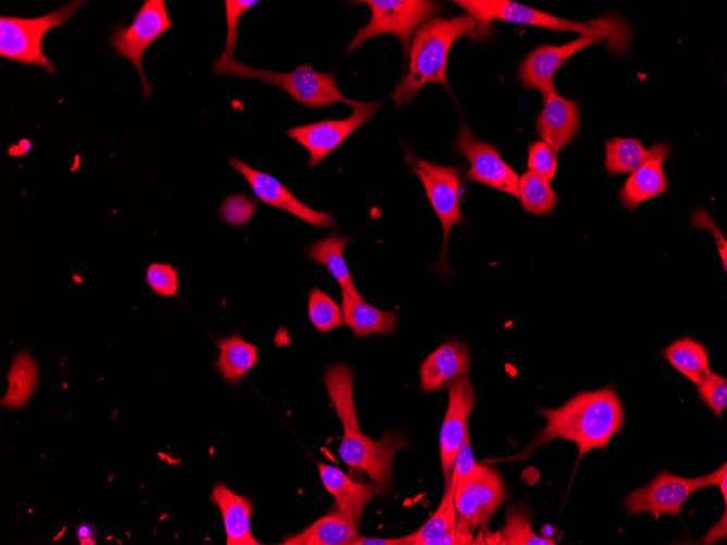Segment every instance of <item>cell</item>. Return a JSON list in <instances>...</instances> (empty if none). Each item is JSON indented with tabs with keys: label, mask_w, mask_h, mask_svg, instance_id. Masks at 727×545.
Wrapping results in <instances>:
<instances>
[{
	"label": "cell",
	"mask_w": 727,
	"mask_h": 545,
	"mask_svg": "<svg viewBox=\"0 0 727 545\" xmlns=\"http://www.w3.org/2000/svg\"><path fill=\"white\" fill-rule=\"evenodd\" d=\"M538 413L546 420V424L518 459L556 438L574 442L579 459L594 448L606 450L611 438L621 430L625 421L621 401L613 386L579 392L560 407L540 408Z\"/></svg>",
	"instance_id": "6da1fadb"
},
{
	"label": "cell",
	"mask_w": 727,
	"mask_h": 545,
	"mask_svg": "<svg viewBox=\"0 0 727 545\" xmlns=\"http://www.w3.org/2000/svg\"><path fill=\"white\" fill-rule=\"evenodd\" d=\"M475 30L476 21L467 13L422 23L410 44L408 72L392 94L395 104L398 107L411 100L427 83H438L449 89L446 66L451 47L457 38Z\"/></svg>",
	"instance_id": "7a4b0ae2"
},
{
	"label": "cell",
	"mask_w": 727,
	"mask_h": 545,
	"mask_svg": "<svg viewBox=\"0 0 727 545\" xmlns=\"http://www.w3.org/2000/svg\"><path fill=\"white\" fill-rule=\"evenodd\" d=\"M476 21L475 32H483L493 20L545 27L557 32H576L583 36L607 39V48L615 52L627 50L632 32L617 15H605L587 23L557 17L530 7L507 0L453 1Z\"/></svg>",
	"instance_id": "3957f363"
},
{
	"label": "cell",
	"mask_w": 727,
	"mask_h": 545,
	"mask_svg": "<svg viewBox=\"0 0 727 545\" xmlns=\"http://www.w3.org/2000/svg\"><path fill=\"white\" fill-rule=\"evenodd\" d=\"M213 72L237 75L243 78H258L264 84L284 89L294 100L306 107L321 108L342 102L356 108L366 103L345 97L338 89L332 73L317 72L309 64L299 65L289 73L272 72L247 66L234 58L222 54L215 61Z\"/></svg>",
	"instance_id": "277c9868"
},
{
	"label": "cell",
	"mask_w": 727,
	"mask_h": 545,
	"mask_svg": "<svg viewBox=\"0 0 727 545\" xmlns=\"http://www.w3.org/2000/svg\"><path fill=\"white\" fill-rule=\"evenodd\" d=\"M84 3L72 1L60 9L37 17L2 15L0 17V55L25 65H38L51 75L56 65L42 50L47 32L63 25Z\"/></svg>",
	"instance_id": "5b68a950"
},
{
	"label": "cell",
	"mask_w": 727,
	"mask_h": 545,
	"mask_svg": "<svg viewBox=\"0 0 727 545\" xmlns=\"http://www.w3.org/2000/svg\"><path fill=\"white\" fill-rule=\"evenodd\" d=\"M362 3L370 7L371 18L354 36L347 53L359 48L369 38L392 34L399 38L407 57L412 34L422 23L443 10L441 3L428 0H365Z\"/></svg>",
	"instance_id": "8992f818"
},
{
	"label": "cell",
	"mask_w": 727,
	"mask_h": 545,
	"mask_svg": "<svg viewBox=\"0 0 727 545\" xmlns=\"http://www.w3.org/2000/svg\"><path fill=\"white\" fill-rule=\"evenodd\" d=\"M725 472L726 463L708 474L691 479L662 471L650 483L626 497L625 509L630 515L648 512L656 519L662 513L679 518L688 497L698 490L717 485Z\"/></svg>",
	"instance_id": "52a82bcc"
},
{
	"label": "cell",
	"mask_w": 727,
	"mask_h": 545,
	"mask_svg": "<svg viewBox=\"0 0 727 545\" xmlns=\"http://www.w3.org/2000/svg\"><path fill=\"white\" fill-rule=\"evenodd\" d=\"M406 444L404 437L392 432L385 433L380 441H374L364 434L359 426H344L338 453L346 465L369 475L377 486V494H384L392 488L394 456Z\"/></svg>",
	"instance_id": "ba28073f"
},
{
	"label": "cell",
	"mask_w": 727,
	"mask_h": 545,
	"mask_svg": "<svg viewBox=\"0 0 727 545\" xmlns=\"http://www.w3.org/2000/svg\"><path fill=\"white\" fill-rule=\"evenodd\" d=\"M172 26L165 2L146 0L136 12L131 25L119 26L111 35L113 50L128 59L138 72L146 98L151 95L152 88L145 77L141 58L146 49Z\"/></svg>",
	"instance_id": "9c48e42d"
},
{
	"label": "cell",
	"mask_w": 727,
	"mask_h": 545,
	"mask_svg": "<svg viewBox=\"0 0 727 545\" xmlns=\"http://www.w3.org/2000/svg\"><path fill=\"white\" fill-rule=\"evenodd\" d=\"M506 498L507 490L502 475L495 468L486 465H478L454 490V504L458 516L476 528L486 525Z\"/></svg>",
	"instance_id": "30bf717a"
},
{
	"label": "cell",
	"mask_w": 727,
	"mask_h": 545,
	"mask_svg": "<svg viewBox=\"0 0 727 545\" xmlns=\"http://www.w3.org/2000/svg\"><path fill=\"white\" fill-rule=\"evenodd\" d=\"M455 149L470 163L466 179L518 197L519 175L501 158L494 145L477 139L466 124L460 126Z\"/></svg>",
	"instance_id": "8fae6325"
},
{
	"label": "cell",
	"mask_w": 727,
	"mask_h": 545,
	"mask_svg": "<svg viewBox=\"0 0 727 545\" xmlns=\"http://www.w3.org/2000/svg\"><path fill=\"white\" fill-rule=\"evenodd\" d=\"M412 169L421 181L430 203L443 227V252L445 260L448 235L463 216L459 207L460 169L443 166L426 160L414 161Z\"/></svg>",
	"instance_id": "7c38bea8"
},
{
	"label": "cell",
	"mask_w": 727,
	"mask_h": 545,
	"mask_svg": "<svg viewBox=\"0 0 727 545\" xmlns=\"http://www.w3.org/2000/svg\"><path fill=\"white\" fill-rule=\"evenodd\" d=\"M382 102H366L353 108V114L342 120H325L292 127L287 135L307 149L308 165L315 166L336 149L350 134L364 125L378 111Z\"/></svg>",
	"instance_id": "4fadbf2b"
},
{
	"label": "cell",
	"mask_w": 727,
	"mask_h": 545,
	"mask_svg": "<svg viewBox=\"0 0 727 545\" xmlns=\"http://www.w3.org/2000/svg\"><path fill=\"white\" fill-rule=\"evenodd\" d=\"M444 387L448 394V404L441 428L440 456L446 484L449 481L455 456L468 429L475 395L469 372L447 381Z\"/></svg>",
	"instance_id": "5bb4252c"
},
{
	"label": "cell",
	"mask_w": 727,
	"mask_h": 545,
	"mask_svg": "<svg viewBox=\"0 0 727 545\" xmlns=\"http://www.w3.org/2000/svg\"><path fill=\"white\" fill-rule=\"evenodd\" d=\"M230 165L248 182L255 195L264 203L283 209L303 221L321 228L334 225V218L311 209L299 201L285 185L275 177L250 168L239 159L232 158Z\"/></svg>",
	"instance_id": "9a60e30c"
},
{
	"label": "cell",
	"mask_w": 727,
	"mask_h": 545,
	"mask_svg": "<svg viewBox=\"0 0 727 545\" xmlns=\"http://www.w3.org/2000/svg\"><path fill=\"white\" fill-rule=\"evenodd\" d=\"M601 39L579 36L562 46H542L530 52L519 69V79L528 88L538 89L545 98L554 86L553 76L558 67L576 52L591 45L600 44Z\"/></svg>",
	"instance_id": "2e32d148"
},
{
	"label": "cell",
	"mask_w": 727,
	"mask_h": 545,
	"mask_svg": "<svg viewBox=\"0 0 727 545\" xmlns=\"http://www.w3.org/2000/svg\"><path fill=\"white\" fill-rule=\"evenodd\" d=\"M579 120L578 104L562 97L553 86L544 98L535 127L543 141L557 152L575 137Z\"/></svg>",
	"instance_id": "e0dca14e"
},
{
	"label": "cell",
	"mask_w": 727,
	"mask_h": 545,
	"mask_svg": "<svg viewBox=\"0 0 727 545\" xmlns=\"http://www.w3.org/2000/svg\"><path fill=\"white\" fill-rule=\"evenodd\" d=\"M651 150V156L631 173L619 191L620 202L628 209H636L641 202L667 190L662 163L669 156V147L660 143Z\"/></svg>",
	"instance_id": "ac0fdd59"
},
{
	"label": "cell",
	"mask_w": 727,
	"mask_h": 545,
	"mask_svg": "<svg viewBox=\"0 0 727 545\" xmlns=\"http://www.w3.org/2000/svg\"><path fill=\"white\" fill-rule=\"evenodd\" d=\"M318 469L322 484L335 498L338 509L358 529L368 503L377 493L375 484L353 481L331 465L319 463Z\"/></svg>",
	"instance_id": "d6986e66"
},
{
	"label": "cell",
	"mask_w": 727,
	"mask_h": 545,
	"mask_svg": "<svg viewBox=\"0 0 727 545\" xmlns=\"http://www.w3.org/2000/svg\"><path fill=\"white\" fill-rule=\"evenodd\" d=\"M469 366L468 348L455 340L446 342L422 361L419 369L420 388L427 393L436 392L447 381L469 372Z\"/></svg>",
	"instance_id": "ffe728a7"
},
{
	"label": "cell",
	"mask_w": 727,
	"mask_h": 545,
	"mask_svg": "<svg viewBox=\"0 0 727 545\" xmlns=\"http://www.w3.org/2000/svg\"><path fill=\"white\" fill-rule=\"evenodd\" d=\"M210 500L221 510L227 545H258L250 530L251 501L233 493L225 484L213 486Z\"/></svg>",
	"instance_id": "44dd1931"
},
{
	"label": "cell",
	"mask_w": 727,
	"mask_h": 545,
	"mask_svg": "<svg viewBox=\"0 0 727 545\" xmlns=\"http://www.w3.org/2000/svg\"><path fill=\"white\" fill-rule=\"evenodd\" d=\"M343 322L359 337L372 333L386 334L396 324V315L392 311H381L369 305L362 297H354L342 290Z\"/></svg>",
	"instance_id": "7402d4cb"
},
{
	"label": "cell",
	"mask_w": 727,
	"mask_h": 545,
	"mask_svg": "<svg viewBox=\"0 0 727 545\" xmlns=\"http://www.w3.org/2000/svg\"><path fill=\"white\" fill-rule=\"evenodd\" d=\"M358 536V529L338 509L318 519L303 532L288 536L282 544L342 545L349 544Z\"/></svg>",
	"instance_id": "603a6c76"
},
{
	"label": "cell",
	"mask_w": 727,
	"mask_h": 545,
	"mask_svg": "<svg viewBox=\"0 0 727 545\" xmlns=\"http://www.w3.org/2000/svg\"><path fill=\"white\" fill-rule=\"evenodd\" d=\"M349 240L348 236L338 237L331 234L326 238L311 244L307 252L313 262L324 264L328 268L342 290L354 297H361L353 282L343 255V250Z\"/></svg>",
	"instance_id": "cb8c5ba5"
},
{
	"label": "cell",
	"mask_w": 727,
	"mask_h": 545,
	"mask_svg": "<svg viewBox=\"0 0 727 545\" xmlns=\"http://www.w3.org/2000/svg\"><path fill=\"white\" fill-rule=\"evenodd\" d=\"M664 358L693 384H702L712 373L705 347L689 337L671 343L664 351Z\"/></svg>",
	"instance_id": "d4e9b609"
},
{
	"label": "cell",
	"mask_w": 727,
	"mask_h": 545,
	"mask_svg": "<svg viewBox=\"0 0 727 545\" xmlns=\"http://www.w3.org/2000/svg\"><path fill=\"white\" fill-rule=\"evenodd\" d=\"M218 346L220 355L215 368L227 382L237 383L259 360L257 347L238 334L219 340Z\"/></svg>",
	"instance_id": "484cf974"
},
{
	"label": "cell",
	"mask_w": 727,
	"mask_h": 545,
	"mask_svg": "<svg viewBox=\"0 0 727 545\" xmlns=\"http://www.w3.org/2000/svg\"><path fill=\"white\" fill-rule=\"evenodd\" d=\"M324 384L343 426H359L354 400V371L345 364H334L324 374Z\"/></svg>",
	"instance_id": "4316f807"
},
{
	"label": "cell",
	"mask_w": 727,
	"mask_h": 545,
	"mask_svg": "<svg viewBox=\"0 0 727 545\" xmlns=\"http://www.w3.org/2000/svg\"><path fill=\"white\" fill-rule=\"evenodd\" d=\"M38 382V369L34 359L26 352H20L8 372V391L1 405L20 408L30 398Z\"/></svg>",
	"instance_id": "83f0119b"
},
{
	"label": "cell",
	"mask_w": 727,
	"mask_h": 545,
	"mask_svg": "<svg viewBox=\"0 0 727 545\" xmlns=\"http://www.w3.org/2000/svg\"><path fill=\"white\" fill-rule=\"evenodd\" d=\"M454 490L445 484L442 500L434 513L412 534L410 545H435L456 523L458 513L454 504Z\"/></svg>",
	"instance_id": "f1b7e54d"
},
{
	"label": "cell",
	"mask_w": 727,
	"mask_h": 545,
	"mask_svg": "<svg viewBox=\"0 0 727 545\" xmlns=\"http://www.w3.org/2000/svg\"><path fill=\"white\" fill-rule=\"evenodd\" d=\"M518 198L522 208L535 215L549 213L557 203V194L551 187V182L531 170L519 176Z\"/></svg>",
	"instance_id": "f546056e"
},
{
	"label": "cell",
	"mask_w": 727,
	"mask_h": 545,
	"mask_svg": "<svg viewBox=\"0 0 727 545\" xmlns=\"http://www.w3.org/2000/svg\"><path fill=\"white\" fill-rule=\"evenodd\" d=\"M652 153L636 138H613L606 141L605 170L609 174L632 173Z\"/></svg>",
	"instance_id": "4dcf8cb0"
},
{
	"label": "cell",
	"mask_w": 727,
	"mask_h": 545,
	"mask_svg": "<svg viewBox=\"0 0 727 545\" xmlns=\"http://www.w3.org/2000/svg\"><path fill=\"white\" fill-rule=\"evenodd\" d=\"M500 544L503 545H554V540L538 535L530 522L528 513L516 507H509L505 524L501 532Z\"/></svg>",
	"instance_id": "1f68e13d"
},
{
	"label": "cell",
	"mask_w": 727,
	"mask_h": 545,
	"mask_svg": "<svg viewBox=\"0 0 727 545\" xmlns=\"http://www.w3.org/2000/svg\"><path fill=\"white\" fill-rule=\"evenodd\" d=\"M308 314L315 327L320 332L338 327L343 321L341 308L319 288H313L309 293Z\"/></svg>",
	"instance_id": "d6a6232c"
},
{
	"label": "cell",
	"mask_w": 727,
	"mask_h": 545,
	"mask_svg": "<svg viewBox=\"0 0 727 545\" xmlns=\"http://www.w3.org/2000/svg\"><path fill=\"white\" fill-rule=\"evenodd\" d=\"M528 170L551 182L557 169V152L542 140L533 141L528 148Z\"/></svg>",
	"instance_id": "836d02e7"
},
{
	"label": "cell",
	"mask_w": 727,
	"mask_h": 545,
	"mask_svg": "<svg viewBox=\"0 0 727 545\" xmlns=\"http://www.w3.org/2000/svg\"><path fill=\"white\" fill-rule=\"evenodd\" d=\"M146 282L158 295L171 297L178 293V277L169 263H151L146 270Z\"/></svg>",
	"instance_id": "e575fe53"
},
{
	"label": "cell",
	"mask_w": 727,
	"mask_h": 545,
	"mask_svg": "<svg viewBox=\"0 0 727 545\" xmlns=\"http://www.w3.org/2000/svg\"><path fill=\"white\" fill-rule=\"evenodd\" d=\"M699 396L717 416L722 417L727 406V380L714 372L699 385Z\"/></svg>",
	"instance_id": "d590c367"
},
{
	"label": "cell",
	"mask_w": 727,
	"mask_h": 545,
	"mask_svg": "<svg viewBox=\"0 0 727 545\" xmlns=\"http://www.w3.org/2000/svg\"><path fill=\"white\" fill-rule=\"evenodd\" d=\"M257 0H225V18H226V40L225 50L223 54L227 58H234V48L237 39V25L242 15L257 4Z\"/></svg>",
	"instance_id": "8d00e7d4"
},
{
	"label": "cell",
	"mask_w": 727,
	"mask_h": 545,
	"mask_svg": "<svg viewBox=\"0 0 727 545\" xmlns=\"http://www.w3.org/2000/svg\"><path fill=\"white\" fill-rule=\"evenodd\" d=\"M477 467L478 463L475 460L468 428L455 456L449 481L447 483L455 487L460 480L469 475Z\"/></svg>",
	"instance_id": "74e56055"
},
{
	"label": "cell",
	"mask_w": 727,
	"mask_h": 545,
	"mask_svg": "<svg viewBox=\"0 0 727 545\" xmlns=\"http://www.w3.org/2000/svg\"><path fill=\"white\" fill-rule=\"evenodd\" d=\"M255 210V201L243 196L230 197L221 207L222 218L230 224L247 222Z\"/></svg>",
	"instance_id": "f35d334b"
},
{
	"label": "cell",
	"mask_w": 727,
	"mask_h": 545,
	"mask_svg": "<svg viewBox=\"0 0 727 545\" xmlns=\"http://www.w3.org/2000/svg\"><path fill=\"white\" fill-rule=\"evenodd\" d=\"M476 527L458 516L456 523L446 532L435 545H465L472 544Z\"/></svg>",
	"instance_id": "ab89813d"
},
{
	"label": "cell",
	"mask_w": 727,
	"mask_h": 545,
	"mask_svg": "<svg viewBox=\"0 0 727 545\" xmlns=\"http://www.w3.org/2000/svg\"><path fill=\"white\" fill-rule=\"evenodd\" d=\"M692 225L698 227V228H705L708 230L715 237L719 257L723 261L724 268L726 270V263H727V241L716 224L714 223L713 219L708 215V213L703 210V209H698L694 211L692 214Z\"/></svg>",
	"instance_id": "60d3db41"
},
{
	"label": "cell",
	"mask_w": 727,
	"mask_h": 545,
	"mask_svg": "<svg viewBox=\"0 0 727 545\" xmlns=\"http://www.w3.org/2000/svg\"><path fill=\"white\" fill-rule=\"evenodd\" d=\"M412 534L395 538L362 537L358 536L350 545H410Z\"/></svg>",
	"instance_id": "b9f144b4"
},
{
	"label": "cell",
	"mask_w": 727,
	"mask_h": 545,
	"mask_svg": "<svg viewBox=\"0 0 727 545\" xmlns=\"http://www.w3.org/2000/svg\"><path fill=\"white\" fill-rule=\"evenodd\" d=\"M96 528L94 524L84 522L76 529V538L82 545L96 544Z\"/></svg>",
	"instance_id": "7bdbcfd3"
},
{
	"label": "cell",
	"mask_w": 727,
	"mask_h": 545,
	"mask_svg": "<svg viewBox=\"0 0 727 545\" xmlns=\"http://www.w3.org/2000/svg\"><path fill=\"white\" fill-rule=\"evenodd\" d=\"M725 536H726V510L724 512L722 520H719L718 523L714 525L706 534L704 542L706 544H710Z\"/></svg>",
	"instance_id": "ee69618b"
},
{
	"label": "cell",
	"mask_w": 727,
	"mask_h": 545,
	"mask_svg": "<svg viewBox=\"0 0 727 545\" xmlns=\"http://www.w3.org/2000/svg\"><path fill=\"white\" fill-rule=\"evenodd\" d=\"M717 486L719 487V490L722 492V495H723V498L726 503L727 501V472H725L722 475L720 480L717 483Z\"/></svg>",
	"instance_id": "f6af8a7d"
}]
</instances>
